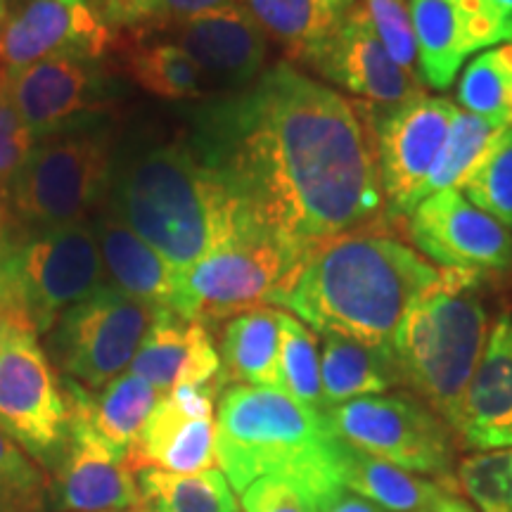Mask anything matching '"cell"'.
<instances>
[{
    "mask_svg": "<svg viewBox=\"0 0 512 512\" xmlns=\"http://www.w3.org/2000/svg\"><path fill=\"white\" fill-rule=\"evenodd\" d=\"M190 145L256 228L294 247L375 226L387 207L370 105L287 62L197 110Z\"/></svg>",
    "mask_w": 512,
    "mask_h": 512,
    "instance_id": "1",
    "label": "cell"
},
{
    "mask_svg": "<svg viewBox=\"0 0 512 512\" xmlns=\"http://www.w3.org/2000/svg\"><path fill=\"white\" fill-rule=\"evenodd\" d=\"M437 278L413 247L368 226L311 247L275 306L320 335L392 349L408 306Z\"/></svg>",
    "mask_w": 512,
    "mask_h": 512,
    "instance_id": "2",
    "label": "cell"
},
{
    "mask_svg": "<svg viewBox=\"0 0 512 512\" xmlns=\"http://www.w3.org/2000/svg\"><path fill=\"white\" fill-rule=\"evenodd\" d=\"M107 202L176 268L264 233L249 221L221 176L192 150L190 140L145 147L114 162Z\"/></svg>",
    "mask_w": 512,
    "mask_h": 512,
    "instance_id": "3",
    "label": "cell"
},
{
    "mask_svg": "<svg viewBox=\"0 0 512 512\" xmlns=\"http://www.w3.org/2000/svg\"><path fill=\"white\" fill-rule=\"evenodd\" d=\"M347 453L325 413L280 389L230 384L219 396L216 463L238 494L278 475L306 486L318 501L344 486Z\"/></svg>",
    "mask_w": 512,
    "mask_h": 512,
    "instance_id": "4",
    "label": "cell"
},
{
    "mask_svg": "<svg viewBox=\"0 0 512 512\" xmlns=\"http://www.w3.org/2000/svg\"><path fill=\"white\" fill-rule=\"evenodd\" d=\"M486 275L439 268V278L408 306L392 339L401 384L453 432L491 330L484 302Z\"/></svg>",
    "mask_w": 512,
    "mask_h": 512,
    "instance_id": "5",
    "label": "cell"
},
{
    "mask_svg": "<svg viewBox=\"0 0 512 512\" xmlns=\"http://www.w3.org/2000/svg\"><path fill=\"white\" fill-rule=\"evenodd\" d=\"M105 285L91 221L60 228H0V304L46 335L69 306Z\"/></svg>",
    "mask_w": 512,
    "mask_h": 512,
    "instance_id": "6",
    "label": "cell"
},
{
    "mask_svg": "<svg viewBox=\"0 0 512 512\" xmlns=\"http://www.w3.org/2000/svg\"><path fill=\"white\" fill-rule=\"evenodd\" d=\"M114 162L110 126L36 140L10 192L3 226L60 228L91 221L110 195Z\"/></svg>",
    "mask_w": 512,
    "mask_h": 512,
    "instance_id": "7",
    "label": "cell"
},
{
    "mask_svg": "<svg viewBox=\"0 0 512 512\" xmlns=\"http://www.w3.org/2000/svg\"><path fill=\"white\" fill-rule=\"evenodd\" d=\"M306 254L309 249L268 233L247 235L195 264L176 268L171 311L209 325L275 304Z\"/></svg>",
    "mask_w": 512,
    "mask_h": 512,
    "instance_id": "8",
    "label": "cell"
},
{
    "mask_svg": "<svg viewBox=\"0 0 512 512\" xmlns=\"http://www.w3.org/2000/svg\"><path fill=\"white\" fill-rule=\"evenodd\" d=\"M332 432L356 451L456 486V432L411 394H373L325 411Z\"/></svg>",
    "mask_w": 512,
    "mask_h": 512,
    "instance_id": "9",
    "label": "cell"
},
{
    "mask_svg": "<svg viewBox=\"0 0 512 512\" xmlns=\"http://www.w3.org/2000/svg\"><path fill=\"white\" fill-rule=\"evenodd\" d=\"M157 311L102 285L55 320L43 335V347L57 373L98 392L131 368Z\"/></svg>",
    "mask_w": 512,
    "mask_h": 512,
    "instance_id": "10",
    "label": "cell"
},
{
    "mask_svg": "<svg viewBox=\"0 0 512 512\" xmlns=\"http://www.w3.org/2000/svg\"><path fill=\"white\" fill-rule=\"evenodd\" d=\"M0 430L48 470L60 458L69 432L62 377L41 335L22 320L0 323Z\"/></svg>",
    "mask_w": 512,
    "mask_h": 512,
    "instance_id": "11",
    "label": "cell"
},
{
    "mask_svg": "<svg viewBox=\"0 0 512 512\" xmlns=\"http://www.w3.org/2000/svg\"><path fill=\"white\" fill-rule=\"evenodd\" d=\"M10 91L36 140L110 126L121 88L102 60L57 55L10 74Z\"/></svg>",
    "mask_w": 512,
    "mask_h": 512,
    "instance_id": "12",
    "label": "cell"
},
{
    "mask_svg": "<svg viewBox=\"0 0 512 512\" xmlns=\"http://www.w3.org/2000/svg\"><path fill=\"white\" fill-rule=\"evenodd\" d=\"M456 110L451 100L425 93L396 107L370 105L389 216H411L418 207L420 188L437 162Z\"/></svg>",
    "mask_w": 512,
    "mask_h": 512,
    "instance_id": "13",
    "label": "cell"
},
{
    "mask_svg": "<svg viewBox=\"0 0 512 512\" xmlns=\"http://www.w3.org/2000/svg\"><path fill=\"white\" fill-rule=\"evenodd\" d=\"M114 48L98 0H22L0 29V67L10 74L57 55L105 60Z\"/></svg>",
    "mask_w": 512,
    "mask_h": 512,
    "instance_id": "14",
    "label": "cell"
},
{
    "mask_svg": "<svg viewBox=\"0 0 512 512\" xmlns=\"http://www.w3.org/2000/svg\"><path fill=\"white\" fill-rule=\"evenodd\" d=\"M418 249L441 268L494 273L512 268V233L458 188L425 197L408 216Z\"/></svg>",
    "mask_w": 512,
    "mask_h": 512,
    "instance_id": "15",
    "label": "cell"
},
{
    "mask_svg": "<svg viewBox=\"0 0 512 512\" xmlns=\"http://www.w3.org/2000/svg\"><path fill=\"white\" fill-rule=\"evenodd\" d=\"M50 512L138 510L136 472L76 413L57 463L48 470Z\"/></svg>",
    "mask_w": 512,
    "mask_h": 512,
    "instance_id": "16",
    "label": "cell"
},
{
    "mask_svg": "<svg viewBox=\"0 0 512 512\" xmlns=\"http://www.w3.org/2000/svg\"><path fill=\"white\" fill-rule=\"evenodd\" d=\"M422 79L446 91L467 55L503 41L510 19L491 0H411Z\"/></svg>",
    "mask_w": 512,
    "mask_h": 512,
    "instance_id": "17",
    "label": "cell"
},
{
    "mask_svg": "<svg viewBox=\"0 0 512 512\" xmlns=\"http://www.w3.org/2000/svg\"><path fill=\"white\" fill-rule=\"evenodd\" d=\"M309 67L373 107H396L422 93V83L394 62L358 3Z\"/></svg>",
    "mask_w": 512,
    "mask_h": 512,
    "instance_id": "18",
    "label": "cell"
},
{
    "mask_svg": "<svg viewBox=\"0 0 512 512\" xmlns=\"http://www.w3.org/2000/svg\"><path fill=\"white\" fill-rule=\"evenodd\" d=\"M164 31L200 67L202 76L235 91L264 72L266 34L242 5L185 19Z\"/></svg>",
    "mask_w": 512,
    "mask_h": 512,
    "instance_id": "19",
    "label": "cell"
},
{
    "mask_svg": "<svg viewBox=\"0 0 512 512\" xmlns=\"http://www.w3.org/2000/svg\"><path fill=\"white\" fill-rule=\"evenodd\" d=\"M456 437L467 451L512 448V313H501L465 392Z\"/></svg>",
    "mask_w": 512,
    "mask_h": 512,
    "instance_id": "20",
    "label": "cell"
},
{
    "mask_svg": "<svg viewBox=\"0 0 512 512\" xmlns=\"http://www.w3.org/2000/svg\"><path fill=\"white\" fill-rule=\"evenodd\" d=\"M128 373L143 377L159 396L181 384L223 380L219 349L214 347L207 325L178 316L171 309L157 311Z\"/></svg>",
    "mask_w": 512,
    "mask_h": 512,
    "instance_id": "21",
    "label": "cell"
},
{
    "mask_svg": "<svg viewBox=\"0 0 512 512\" xmlns=\"http://www.w3.org/2000/svg\"><path fill=\"white\" fill-rule=\"evenodd\" d=\"M91 223L105 268V285L155 309H171L176 266L147 245L110 202L95 211Z\"/></svg>",
    "mask_w": 512,
    "mask_h": 512,
    "instance_id": "22",
    "label": "cell"
},
{
    "mask_svg": "<svg viewBox=\"0 0 512 512\" xmlns=\"http://www.w3.org/2000/svg\"><path fill=\"white\" fill-rule=\"evenodd\" d=\"M126 465L133 472L164 470L190 475L216 467V420L192 418L171 401L159 396L147 415L136 441L126 451Z\"/></svg>",
    "mask_w": 512,
    "mask_h": 512,
    "instance_id": "23",
    "label": "cell"
},
{
    "mask_svg": "<svg viewBox=\"0 0 512 512\" xmlns=\"http://www.w3.org/2000/svg\"><path fill=\"white\" fill-rule=\"evenodd\" d=\"M62 389L69 413L86 420L98 437L124 458L159 401L157 389L128 370L98 392H91L67 377H62Z\"/></svg>",
    "mask_w": 512,
    "mask_h": 512,
    "instance_id": "24",
    "label": "cell"
},
{
    "mask_svg": "<svg viewBox=\"0 0 512 512\" xmlns=\"http://www.w3.org/2000/svg\"><path fill=\"white\" fill-rule=\"evenodd\" d=\"M219 356L226 387L233 382L280 389V311L259 306L230 318L221 332Z\"/></svg>",
    "mask_w": 512,
    "mask_h": 512,
    "instance_id": "25",
    "label": "cell"
},
{
    "mask_svg": "<svg viewBox=\"0 0 512 512\" xmlns=\"http://www.w3.org/2000/svg\"><path fill=\"white\" fill-rule=\"evenodd\" d=\"M320 382L325 408H332L361 396L387 394L401 384V377L392 349L373 347L342 335H323Z\"/></svg>",
    "mask_w": 512,
    "mask_h": 512,
    "instance_id": "26",
    "label": "cell"
},
{
    "mask_svg": "<svg viewBox=\"0 0 512 512\" xmlns=\"http://www.w3.org/2000/svg\"><path fill=\"white\" fill-rule=\"evenodd\" d=\"M344 486L384 512H434L446 494H458L456 486L422 479L351 446L344 467Z\"/></svg>",
    "mask_w": 512,
    "mask_h": 512,
    "instance_id": "27",
    "label": "cell"
},
{
    "mask_svg": "<svg viewBox=\"0 0 512 512\" xmlns=\"http://www.w3.org/2000/svg\"><path fill=\"white\" fill-rule=\"evenodd\" d=\"M259 29L287 50L292 60L311 64L337 34L344 17L323 0H238Z\"/></svg>",
    "mask_w": 512,
    "mask_h": 512,
    "instance_id": "28",
    "label": "cell"
},
{
    "mask_svg": "<svg viewBox=\"0 0 512 512\" xmlns=\"http://www.w3.org/2000/svg\"><path fill=\"white\" fill-rule=\"evenodd\" d=\"M136 479L140 512H240L233 486L219 467L190 475L140 470Z\"/></svg>",
    "mask_w": 512,
    "mask_h": 512,
    "instance_id": "29",
    "label": "cell"
},
{
    "mask_svg": "<svg viewBox=\"0 0 512 512\" xmlns=\"http://www.w3.org/2000/svg\"><path fill=\"white\" fill-rule=\"evenodd\" d=\"M121 64L128 79L145 93L162 100H195L202 95V72L176 43L138 41L121 50Z\"/></svg>",
    "mask_w": 512,
    "mask_h": 512,
    "instance_id": "30",
    "label": "cell"
},
{
    "mask_svg": "<svg viewBox=\"0 0 512 512\" xmlns=\"http://www.w3.org/2000/svg\"><path fill=\"white\" fill-rule=\"evenodd\" d=\"M458 102L470 114L512 126V43L477 55L458 81Z\"/></svg>",
    "mask_w": 512,
    "mask_h": 512,
    "instance_id": "31",
    "label": "cell"
},
{
    "mask_svg": "<svg viewBox=\"0 0 512 512\" xmlns=\"http://www.w3.org/2000/svg\"><path fill=\"white\" fill-rule=\"evenodd\" d=\"M501 128L503 126L496 124V121L456 110L451 126H448L444 145H441L437 155V162H434L432 171L427 174L425 183H422L418 204L425 197L434 195V192L456 188L467 171L472 169V164L477 162L479 155L486 150V145L498 136Z\"/></svg>",
    "mask_w": 512,
    "mask_h": 512,
    "instance_id": "32",
    "label": "cell"
},
{
    "mask_svg": "<svg viewBox=\"0 0 512 512\" xmlns=\"http://www.w3.org/2000/svg\"><path fill=\"white\" fill-rule=\"evenodd\" d=\"M280 389L311 411L325 413L316 335L292 313L280 311Z\"/></svg>",
    "mask_w": 512,
    "mask_h": 512,
    "instance_id": "33",
    "label": "cell"
},
{
    "mask_svg": "<svg viewBox=\"0 0 512 512\" xmlns=\"http://www.w3.org/2000/svg\"><path fill=\"white\" fill-rule=\"evenodd\" d=\"M460 192L512 233V126L486 145L460 181Z\"/></svg>",
    "mask_w": 512,
    "mask_h": 512,
    "instance_id": "34",
    "label": "cell"
},
{
    "mask_svg": "<svg viewBox=\"0 0 512 512\" xmlns=\"http://www.w3.org/2000/svg\"><path fill=\"white\" fill-rule=\"evenodd\" d=\"M0 512H50L46 470L5 430H0Z\"/></svg>",
    "mask_w": 512,
    "mask_h": 512,
    "instance_id": "35",
    "label": "cell"
},
{
    "mask_svg": "<svg viewBox=\"0 0 512 512\" xmlns=\"http://www.w3.org/2000/svg\"><path fill=\"white\" fill-rule=\"evenodd\" d=\"M458 491L482 512H512V448L475 453L456 470Z\"/></svg>",
    "mask_w": 512,
    "mask_h": 512,
    "instance_id": "36",
    "label": "cell"
},
{
    "mask_svg": "<svg viewBox=\"0 0 512 512\" xmlns=\"http://www.w3.org/2000/svg\"><path fill=\"white\" fill-rule=\"evenodd\" d=\"M36 147L34 133L19 114L10 91V72L0 67V226L5 221L10 192Z\"/></svg>",
    "mask_w": 512,
    "mask_h": 512,
    "instance_id": "37",
    "label": "cell"
},
{
    "mask_svg": "<svg viewBox=\"0 0 512 512\" xmlns=\"http://www.w3.org/2000/svg\"><path fill=\"white\" fill-rule=\"evenodd\" d=\"M375 34L399 67L418 79V43H415L411 10L403 0H363ZM420 81V79H418Z\"/></svg>",
    "mask_w": 512,
    "mask_h": 512,
    "instance_id": "38",
    "label": "cell"
},
{
    "mask_svg": "<svg viewBox=\"0 0 512 512\" xmlns=\"http://www.w3.org/2000/svg\"><path fill=\"white\" fill-rule=\"evenodd\" d=\"M240 5L238 0H143L128 17L126 27L140 36L157 34L174 27L185 19L207 15V12L226 10Z\"/></svg>",
    "mask_w": 512,
    "mask_h": 512,
    "instance_id": "39",
    "label": "cell"
},
{
    "mask_svg": "<svg viewBox=\"0 0 512 512\" xmlns=\"http://www.w3.org/2000/svg\"><path fill=\"white\" fill-rule=\"evenodd\" d=\"M242 512H318V501L306 486L290 477H261L240 494Z\"/></svg>",
    "mask_w": 512,
    "mask_h": 512,
    "instance_id": "40",
    "label": "cell"
},
{
    "mask_svg": "<svg viewBox=\"0 0 512 512\" xmlns=\"http://www.w3.org/2000/svg\"><path fill=\"white\" fill-rule=\"evenodd\" d=\"M318 512H384L377 508L375 503H370L368 498L354 494V491L342 486L335 489L332 494L318 498Z\"/></svg>",
    "mask_w": 512,
    "mask_h": 512,
    "instance_id": "41",
    "label": "cell"
},
{
    "mask_svg": "<svg viewBox=\"0 0 512 512\" xmlns=\"http://www.w3.org/2000/svg\"><path fill=\"white\" fill-rule=\"evenodd\" d=\"M143 0H98L100 12L110 22L112 29H124L131 12L138 8Z\"/></svg>",
    "mask_w": 512,
    "mask_h": 512,
    "instance_id": "42",
    "label": "cell"
},
{
    "mask_svg": "<svg viewBox=\"0 0 512 512\" xmlns=\"http://www.w3.org/2000/svg\"><path fill=\"white\" fill-rule=\"evenodd\" d=\"M434 512H475V510H472L463 498H458V494H446L437 503V510Z\"/></svg>",
    "mask_w": 512,
    "mask_h": 512,
    "instance_id": "43",
    "label": "cell"
},
{
    "mask_svg": "<svg viewBox=\"0 0 512 512\" xmlns=\"http://www.w3.org/2000/svg\"><path fill=\"white\" fill-rule=\"evenodd\" d=\"M325 5H328V8L332 10V12H337L339 17H347L351 10H354V5H356V0H323Z\"/></svg>",
    "mask_w": 512,
    "mask_h": 512,
    "instance_id": "44",
    "label": "cell"
},
{
    "mask_svg": "<svg viewBox=\"0 0 512 512\" xmlns=\"http://www.w3.org/2000/svg\"><path fill=\"white\" fill-rule=\"evenodd\" d=\"M491 3H494V5H496V8L503 12V15H505V17H508V19H512V0H491Z\"/></svg>",
    "mask_w": 512,
    "mask_h": 512,
    "instance_id": "45",
    "label": "cell"
},
{
    "mask_svg": "<svg viewBox=\"0 0 512 512\" xmlns=\"http://www.w3.org/2000/svg\"><path fill=\"white\" fill-rule=\"evenodd\" d=\"M8 12H10V8H8V0H0V29H3L5 19H8Z\"/></svg>",
    "mask_w": 512,
    "mask_h": 512,
    "instance_id": "46",
    "label": "cell"
},
{
    "mask_svg": "<svg viewBox=\"0 0 512 512\" xmlns=\"http://www.w3.org/2000/svg\"><path fill=\"white\" fill-rule=\"evenodd\" d=\"M505 38H508V43H512V19L508 22V29H505Z\"/></svg>",
    "mask_w": 512,
    "mask_h": 512,
    "instance_id": "47",
    "label": "cell"
},
{
    "mask_svg": "<svg viewBox=\"0 0 512 512\" xmlns=\"http://www.w3.org/2000/svg\"><path fill=\"white\" fill-rule=\"evenodd\" d=\"M102 512H140V510H102Z\"/></svg>",
    "mask_w": 512,
    "mask_h": 512,
    "instance_id": "48",
    "label": "cell"
},
{
    "mask_svg": "<svg viewBox=\"0 0 512 512\" xmlns=\"http://www.w3.org/2000/svg\"><path fill=\"white\" fill-rule=\"evenodd\" d=\"M0 323H3V304H0Z\"/></svg>",
    "mask_w": 512,
    "mask_h": 512,
    "instance_id": "49",
    "label": "cell"
}]
</instances>
